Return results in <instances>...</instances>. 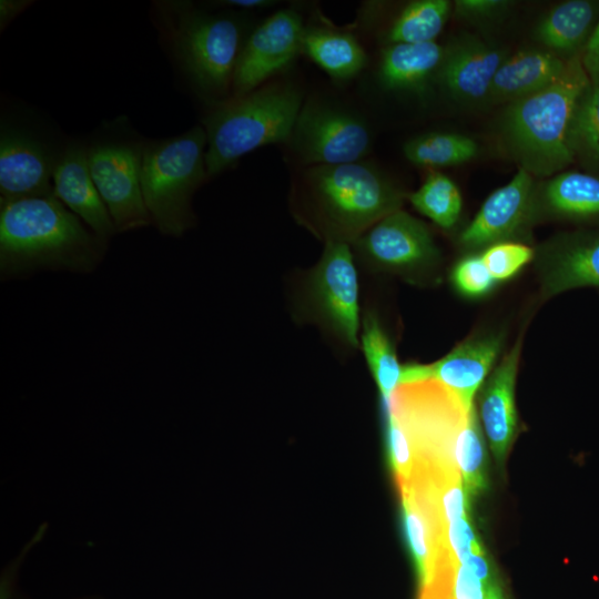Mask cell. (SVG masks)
Instances as JSON below:
<instances>
[{
	"mask_svg": "<svg viewBox=\"0 0 599 599\" xmlns=\"http://www.w3.org/2000/svg\"><path fill=\"white\" fill-rule=\"evenodd\" d=\"M100 240L54 195L1 204V278L38 271L90 273L102 260Z\"/></svg>",
	"mask_w": 599,
	"mask_h": 599,
	"instance_id": "cell-1",
	"label": "cell"
},
{
	"mask_svg": "<svg viewBox=\"0 0 599 599\" xmlns=\"http://www.w3.org/2000/svg\"><path fill=\"white\" fill-rule=\"evenodd\" d=\"M309 226L326 241L353 244L407 197L376 166L364 162L305 166L293 183Z\"/></svg>",
	"mask_w": 599,
	"mask_h": 599,
	"instance_id": "cell-2",
	"label": "cell"
},
{
	"mask_svg": "<svg viewBox=\"0 0 599 599\" xmlns=\"http://www.w3.org/2000/svg\"><path fill=\"white\" fill-rule=\"evenodd\" d=\"M589 84L581 58H575L549 85L508 104L501 133L521 169L544 177L560 173L576 160L575 119Z\"/></svg>",
	"mask_w": 599,
	"mask_h": 599,
	"instance_id": "cell-3",
	"label": "cell"
},
{
	"mask_svg": "<svg viewBox=\"0 0 599 599\" xmlns=\"http://www.w3.org/2000/svg\"><path fill=\"white\" fill-rule=\"evenodd\" d=\"M302 105V94L287 83L262 85L215 104L203 120L207 175L261 146L288 142Z\"/></svg>",
	"mask_w": 599,
	"mask_h": 599,
	"instance_id": "cell-4",
	"label": "cell"
},
{
	"mask_svg": "<svg viewBox=\"0 0 599 599\" xmlns=\"http://www.w3.org/2000/svg\"><path fill=\"white\" fill-rule=\"evenodd\" d=\"M154 7L166 43L197 91L215 104L230 99L245 43L241 22L200 12L184 1H158Z\"/></svg>",
	"mask_w": 599,
	"mask_h": 599,
	"instance_id": "cell-5",
	"label": "cell"
},
{
	"mask_svg": "<svg viewBox=\"0 0 599 599\" xmlns=\"http://www.w3.org/2000/svg\"><path fill=\"white\" fill-rule=\"evenodd\" d=\"M206 146V132L199 125L142 143V193L152 223L164 235L181 236L194 224L192 196L209 176Z\"/></svg>",
	"mask_w": 599,
	"mask_h": 599,
	"instance_id": "cell-6",
	"label": "cell"
},
{
	"mask_svg": "<svg viewBox=\"0 0 599 599\" xmlns=\"http://www.w3.org/2000/svg\"><path fill=\"white\" fill-rule=\"evenodd\" d=\"M351 244L326 241L324 252L306 280L309 313L343 343L359 345V285Z\"/></svg>",
	"mask_w": 599,
	"mask_h": 599,
	"instance_id": "cell-7",
	"label": "cell"
},
{
	"mask_svg": "<svg viewBox=\"0 0 599 599\" xmlns=\"http://www.w3.org/2000/svg\"><path fill=\"white\" fill-rule=\"evenodd\" d=\"M288 142L303 167L336 165L363 161L372 134L354 114L309 101L302 105Z\"/></svg>",
	"mask_w": 599,
	"mask_h": 599,
	"instance_id": "cell-8",
	"label": "cell"
},
{
	"mask_svg": "<svg viewBox=\"0 0 599 599\" xmlns=\"http://www.w3.org/2000/svg\"><path fill=\"white\" fill-rule=\"evenodd\" d=\"M353 245L370 268L409 280L428 275L440 258L427 225L402 209L379 220Z\"/></svg>",
	"mask_w": 599,
	"mask_h": 599,
	"instance_id": "cell-9",
	"label": "cell"
},
{
	"mask_svg": "<svg viewBox=\"0 0 599 599\" xmlns=\"http://www.w3.org/2000/svg\"><path fill=\"white\" fill-rule=\"evenodd\" d=\"M142 143L104 141L87 148L89 169L116 232L152 223L141 187Z\"/></svg>",
	"mask_w": 599,
	"mask_h": 599,
	"instance_id": "cell-10",
	"label": "cell"
},
{
	"mask_svg": "<svg viewBox=\"0 0 599 599\" xmlns=\"http://www.w3.org/2000/svg\"><path fill=\"white\" fill-rule=\"evenodd\" d=\"M532 175L519 167L515 176L495 190L460 232L458 244L468 253L500 242L517 241L537 220Z\"/></svg>",
	"mask_w": 599,
	"mask_h": 599,
	"instance_id": "cell-11",
	"label": "cell"
},
{
	"mask_svg": "<svg viewBox=\"0 0 599 599\" xmlns=\"http://www.w3.org/2000/svg\"><path fill=\"white\" fill-rule=\"evenodd\" d=\"M502 345V334H474L432 364H404L400 385L433 380L471 408L476 393L494 369Z\"/></svg>",
	"mask_w": 599,
	"mask_h": 599,
	"instance_id": "cell-12",
	"label": "cell"
},
{
	"mask_svg": "<svg viewBox=\"0 0 599 599\" xmlns=\"http://www.w3.org/2000/svg\"><path fill=\"white\" fill-rule=\"evenodd\" d=\"M304 29L300 14L292 10L278 11L264 20L245 40L231 97L254 91L286 68L302 49Z\"/></svg>",
	"mask_w": 599,
	"mask_h": 599,
	"instance_id": "cell-13",
	"label": "cell"
},
{
	"mask_svg": "<svg viewBox=\"0 0 599 599\" xmlns=\"http://www.w3.org/2000/svg\"><path fill=\"white\" fill-rule=\"evenodd\" d=\"M542 298L581 288H599V232L559 234L536 251Z\"/></svg>",
	"mask_w": 599,
	"mask_h": 599,
	"instance_id": "cell-14",
	"label": "cell"
},
{
	"mask_svg": "<svg viewBox=\"0 0 599 599\" xmlns=\"http://www.w3.org/2000/svg\"><path fill=\"white\" fill-rule=\"evenodd\" d=\"M58 155L31 133L1 128V204L28 197L53 195V170Z\"/></svg>",
	"mask_w": 599,
	"mask_h": 599,
	"instance_id": "cell-15",
	"label": "cell"
},
{
	"mask_svg": "<svg viewBox=\"0 0 599 599\" xmlns=\"http://www.w3.org/2000/svg\"><path fill=\"white\" fill-rule=\"evenodd\" d=\"M507 57L505 49L484 39L461 37L445 47L436 80L458 102H488L495 74Z\"/></svg>",
	"mask_w": 599,
	"mask_h": 599,
	"instance_id": "cell-16",
	"label": "cell"
},
{
	"mask_svg": "<svg viewBox=\"0 0 599 599\" xmlns=\"http://www.w3.org/2000/svg\"><path fill=\"white\" fill-rule=\"evenodd\" d=\"M521 336L500 359L480 387L478 417L497 463L502 464L519 430L515 385L521 354Z\"/></svg>",
	"mask_w": 599,
	"mask_h": 599,
	"instance_id": "cell-17",
	"label": "cell"
},
{
	"mask_svg": "<svg viewBox=\"0 0 599 599\" xmlns=\"http://www.w3.org/2000/svg\"><path fill=\"white\" fill-rule=\"evenodd\" d=\"M52 183L53 195L100 240L113 236L116 230L92 179L85 146L72 144L58 154Z\"/></svg>",
	"mask_w": 599,
	"mask_h": 599,
	"instance_id": "cell-18",
	"label": "cell"
},
{
	"mask_svg": "<svg viewBox=\"0 0 599 599\" xmlns=\"http://www.w3.org/2000/svg\"><path fill=\"white\" fill-rule=\"evenodd\" d=\"M599 21V1L568 0L554 6L538 22L536 39L569 61L581 58Z\"/></svg>",
	"mask_w": 599,
	"mask_h": 599,
	"instance_id": "cell-19",
	"label": "cell"
},
{
	"mask_svg": "<svg viewBox=\"0 0 599 599\" xmlns=\"http://www.w3.org/2000/svg\"><path fill=\"white\" fill-rule=\"evenodd\" d=\"M537 219L548 215L571 222H599V175L565 171L536 190Z\"/></svg>",
	"mask_w": 599,
	"mask_h": 599,
	"instance_id": "cell-20",
	"label": "cell"
},
{
	"mask_svg": "<svg viewBox=\"0 0 599 599\" xmlns=\"http://www.w3.org/2000/svg\"><path fill=\"white\" fill-rule=\"evenodd\" d=\"M566 60L547 49H526L508 55L497 70L488 102H514L558 79Z\"/></svg>",
	"mask_w": 599,
	"mask_h": 599,
	"instance_id": "cell-21",
	"label": "cell"
},
{
	"mask_svg": "<svg viewBox=\"0 0 599 599\" xmlns=\"http://www.w3.org/2000/svg\"><path fill=\"white\" fill-rule=\"evenodd\" d=\"M444 53L436 41L389 44L382 51L379 80L390 90L423 91L436 78Z\"/></svg>",
	"mask_w": 599,
	"mask_h": 599,
	"instance_id": "cell-22",
	"label": "cell"
},
{
	"mask_svg": "<svg viewBox=\"0 0 599 599\" xmlns=\"http://www.w3.org/2000/svg\"><path fill=\"white\" fill-rule=\"evenodd\" d=\"M402 524L407 548L414 562L418 587L434 579L438 559V536L434 520L409 484L398 486Z\"/></svg>",
	"mask_w": 599,
	"mask_h": 599,
	"instance_id": "cell-23",
	"label": "cell"
},
{
	"mask_svg": "<svg viewBox=\"0 0 599 599\" xmlns=\"http://www.w3.org/2000/svg\"><path fill=\"white\" fill-rule=\"evenodd\" d=\"M301 51L337 80L355 77L367 62L364 48L352 34L326 28H305Z\"/></svg>",
	"mask_w": 599,
	"mask_h": 599,
	"instance_id": "cell-24",
	"label": "cell"
},
{
	"mask_svg": "<svg viewBox=\"0 0 599 599\" xmlns=\"http://www.w3.org/2000/svg\"><path fill=\"white\" fill-rule=\"evenodd\" d=\"M359 336V346L378 388L380 400H387L402 382L403 365L399 364L395 346L373 312L364 315Z\"/></svg>",
	"mask_w": 599,
	"mask_h": 599,
	"instance_id": "cell-25",
	"label": "cell"
},
{
	"mask_svg": "<svg viewBox=\"0 0 599 599\" xmlns=\"http://www.w3.org/2000/svg\"><path fill=\"white\" fill-rule=\"evenodd\" d=\"M479 145L470 136L453 132H430L408 140L405 158L414 165L440 169L461 165L478 155Z\"/></svg>",
	"mask_w": 599,
	"mask_h": 599,
	"instance_id": "cell-26",
	"label": "cell"
},
{
	"mask_svg": "<svg viewBox=\"0 0 599 599\" xmlns=\"http://www.w3.org/2000/svg\"><path fill=\"white\" fill-rule=\"evenodd\" d=\"M451 9L453 3L448 0H415L407 3L388 29V43L435 42Z\"/></svg>",
	"mask_w": 599,
	"mask_h": 599,
	"instance_id": "cell-27",
	"label": "cell"
},
{
	"mask_svg": "<svg viewBox=\"0 0 599 599\" xmlns=\"http://www.w3.org/2000/svg\"><path fill=\"white\" fill-rule=\"evenodd\" d=\"M407 199L417 212L444 230H451L463 211L457 184L438 171H432L416 191L407 194Z\"/></svg>",
	"mask_w": 599,
	"mask_h": 599,
	"instance_id": "cell-28",
	"label": "cell"
},
{
	"mask_svg": "<svg viewBox=\"0 0 599 599\" xmlns=\"http://www.w3.org/2000/svg\"><path fill=\"white\" fill-rule=\"evenodd\" d=\"M454 455L467 496H478L487 488V469L485 440L475 406L458 432Z\"/></svg>",
	"mask_w": 599,
	"mask_h": 599,
	"instance_id": "cell-29",
	"label": "cell"
},
{
	"mask_svg": "<svg viewBox=\"0 0 599 599\" xmlns=\"http://www.w3.org/2000/svg\"><path fill=\"white\" fill-rule=\"evenodd\" d=\"M576 159L599 170V81L591 82L580 98L573 128Z\"/></svg>",
	"mask_w": 599,
	"mask_h": 599,
	"instance_id": "cell-30",
	"label": "cell"
},
{
	"mask_svg": "<svg viewBox=\"0 0 599 599\" xmlns=\"http://www.w3.org/2000/svg\"><path fill=\"white\" fill-rule=\"evenodd\" d=\"M380 413L386 458L397 486H400L412 479L415 468L414 449L403 424L388 400H380Z\"/></svg>",
	"mask_w": 599,
	"mask_h": 599,
	"instance_id": "cell-31",
	"label": "cell"
},
{
	"mask_svg": "<svg viewBox=\"0 0 599 599\" xmlns=\"http://www.w3.org/2000/svg\"><path fill=\"white\" fill-rule=\"evenodd\" d=\"M449 281L454 290L467 298H483L490 294L497 281L488 271L480 252L468 253L451 267Z\"/></svg>",
	"mask_w": 599,
	"mask_h": 599,
	"instance_id": "cell-32",
	"label": "cell"
},
{
	"mask_svg": "<svg viewBox=\"0 0 599 599\" xmlns=\"http://www.w3.org/2000/svg\"><path fill=\"white\" fill-rule=\"evenodd\" d=\"M481 257L497 282L516 276L535 256L536 251L521 242L508 241L493 244L480 251Z\"/></svg>",
	"mask_w": 599,
	"mask_h": 599,
	"instance_id": "cell-33",
	"label": "cell"
},
{
	"mask_svg": "<svg viewBox=\"0 0 599 599\" xmlns=\"http://www.w3.org/2000/svg\"><path fill=\"white\" fill-rule=\"evenodd\" d=\"M511 2L506 0H456L453 2L457 17L483 21L496 18L506 11Z\"/></svg>",
	"mask_w": 599,
	"mask_h": 599,
	"instance_id": "cell-34",
	"label": "cell"
},
{
	"mask_svg": "<svg viewBox=\"0 0 599 599\" xmlns=\"http://www.w3.org/2000/svg\"><path fill=\"white\" fill-rule=\"evenodd\" d=\"M581 63L591 82L599 81V21L581 54Z\"/></svg>",
	"mask_w": 599,
	"mask_h": 599,
	"instance_id": "cell-35",
	"label": "cell"
},
{
	"mask_svg": "<svg viewBox=\"0 0 599 599\" xmlns=\"http://www.w3.org/2000/svg\"><path fill=\"white\" fill-rule=\"evenodd\" d=\"M32 2L26 0H1L0 1V26L1 30L7 27L18 14H20Z\"/></svg>",
	"mask_w": 599,
	"mask_h": 599,
	"instance_id": "cell-36",
	"label": "cell"
},
{
	"mask_svg": "<svg viewBox=\"0 0 599 599\" xmlns=\"http://www.w3.org/2000/svg\"><path fill=\"white\" fill-rule=\"evenodd\" d=\"M219 3L222 6L251 10L270 7L273 2L268 0H226Z\"/></svg>",
	"mask_w": 599,
	"mask_h": 599,
	"instance_id": "cell-37",
	"label": "cell"
},
{
	"mask_svg": "<svg viewBox=\"0 0 599 599\" xmlns=\"http://www.w3.org/2000/svg\"><path fill=\"white\" fill-rule=\"evenodd\" d=\"M485 599H506L504 588L497 579L488 587Z\"/></svg>",
	"mask_w": 599,
	"mask_h": 599,
	"instance_id": "cell-38",
	"label": "cell"
}]
</instances>
